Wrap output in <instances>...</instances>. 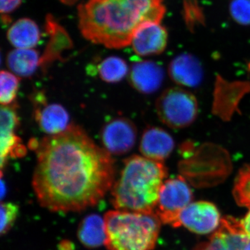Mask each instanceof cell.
<instances>
[{"instance_id": "6da1fadb", "label": "cell", "mask_w": 250, "mask_h": 250, "mask_svg": "<svg viewBox=\"0 0 250 250\" xmlns=\"http://www.w3.org/2000/svg\"><path fill=\"white\" fill-rule=\"evenodd\" d=\"M36 153L32 185L39 203L54 212H75L96 205L115 182L111 154L84 130L70 125L63 132L31 140Z\"/></svg>"}, {"instance_id": "7a4b0ae2", "label": "cell", "mask_w": 250, "mask_h": 250, "mask_svg": "<svg viewBox=\"0 0 250 250\" xmlns=\"http://www.w3.org/2000/svg\"><path fill=\"white\" fill-rule=\"evenodd\" d=\"M165 13L163 0H88L79 5V28L93 43L121 49L140 26L161 22Z\"/></svg>"}, {"instance_id": "3957f363", "label": "cell", "mask_w": 250, "mask_h": 250, "mask_svg": "<svg viewBox=\"0 0 250 250\" xmlns=\"http://www.w3.org/2000/svg\"><path fill=\"white\" fill-rule=\"evenodd\" d=\"M166 176L167 170L161 161L143 156L127 158L112 187V205L117 210L155 213Z\"/></svg>"}, {"instance_id": "277c9868", "label": "cell", "mask_w": 250, "mask_h": 250, "mask_svg": "<svg viewBox=\"0 0 250 250\" xmlns=\"http://www.w3.org/2000/svg\"><path fill=\"white\" fill-rule=\"evenodd\" d=\"M108 250H152L161 222L155 213L109 210L104 217Z\"/></svg>"}, {"instance_id": "5b68a950", "label": "cell", "mask_w": 250, "mask_h": 250, "mask_svg": "<svg viewBox=\"0 0 250 250\" xmlns=\"http://www.w3.org/2000/svg\"><path fill=\"white\" fill-rule=\"evenodd\" d=\"M156 110L164 124L173 129H182L196 119L198 104L190 92L173 87L164 90L157 99Z\"/></svg>"}, {"instance_id": "8992f818", "label": "cell", "mask_w": 250, "mask_h": 250, "mask_svg": "<svg viewBox=\"0 0 250 250\" xmlns=\"http://www.w3.org/2000/svg\"><path fill=\"white\" fill-rule=\"evenodd\" d=\"M192 200V190L185 179L181 177L167 179L161 188L156 215L161 223L180 228L181 213Z\"/></svg>"}, {"instance_id": "52a82bcc", "label": "cell", "mask_w": 250, "mask_h": 250, "mask_svg": "<svg viewBox=\"0 0 250 250\" xmlns=\"http://www.w3.org/2000/svg\"><path fill=\"white\" fill-rule=\"evenodd\" d=\"M103 147L111 155H123L134 147L137 129L134 123L125 117L113 118L104 125L100 132Z\"/></svg>"}, {"instance_id": "ba28073f", "label": "cell", "mask_w": 250, "mask_h": 250, "mask_svg": "<svg viewBox=\"0 0 250 250\" xmlns=\"http://www.w3.org/2000/svg\"><path fill=\"white\" fill-rule=\"evenodd\" d=\"M220 212L210 202H191L181 213V226L197 234H207L218 229L221 223Z\"/></svg>"}, {"instance_id": "9c48e42d", "label": "cell", "mask_w": 250, "mask_h": 250, "mask_svg": "<svg viewBox=\"0 0 250 250\" xmlns=\"http://www.w3.org/2000/svg\"><path fill=\"white\" fill-rule=\"evenodd\" d=\"M34 119L39 128L48 136L61 134L70 126V116L65 108L58 104H48L45 95H34Z\"/></svg>"}, {"instance_id": "30bf717a", "label": "cell", "mask_w": 250, "mask_h": 250, "mask_svg": "<svg viewBox=\"0 0 250 250\" xmlns=\"http://www.w3.org/2000/svg\"><path fill=\"white\" fill-rule=\"evenodd\" d=\"M248 238L242 230L240 220L224 217L208 241L198 245L194 250H243Z\"/></svg>"}, {"instance_id": "8fae6325", "label": "cell", "mask_w": 250, "mask_h": 250, "mask_svg": "<svg viewBox=\"0 0 250 250\" xmlns=\"http://www.w3.org/2000/svg\"><path fill=\"white\" fill-rule=\"evenodd\" d=\"M167 44V32L161 22L143 24L135 31L131 45L135 53L141 57L158 55L165 50Z\"/></svg>"}, {"instance_id": "7c38bea8", "label": "cell", "mask_w": 250, "mask_h": 250, "mask_svg": "<svg viewBox=\"0 0 250 250\" xmlns=\"http://www.w3.org/2000/svg\"><path fill=\"white\" fill-rule=\"evenodd\" d=\"M164 70L160 65L151 61L134 62L130 69L129 80L133 88L140 93H154L162 84Z\"/></svg>"}, {"instance_id": "4fadbf2b", "label": "cell", "mask_w": 250, "mask_h": 250, "mask_svg": "<svg viewBox=\"0 0 250 250\" xmlns=\"http://www.w3.org/2000/svg\"><path fill=\"white\" fill-rule=\"evenodd\" d=\"M174 147V140L167 131L159 127H149L141 136L139 149L144 157L162 162L170 155Z\"/></svg>"}, {"instance_id": "5bb4252c", "label": "cell", "mask_w": 250, "mask_h": 250, "mask_svg": "<svg viewBox=\"0 0 250 250\" xmlns=\"http://www.w3.org/2000/svg\"><path fill=\"white\" fill-rule=\"evenodd\" d=\"M168 72L172 80L184 87L197 86L203 76L200 62L190 54H182L174 58L169 65Z\"/></svg>"}, {"instance_id": "9a60e30c", "label": "cell", "mask_w": 250, "mask_h": 250, "mask_svg": "<svg viewBox=\"0 0 250 250\" xmlns=\"http://www.w3.org/2000/svg\"><path fill=\"white\" fill-rule=\"evenodd\" d=\"M46 30L50 36V40L41 58V65L43 67L60 58L62 52L65 49L71 48L72 45L71 39L66 31L51 15L46 18Z\"/></svg>"}, {"instance_id": "2e32d148", "label": "cell", "mask_w": 250, "mask_h": 250, "mask_svg": "<svg viewBox=\"0 0 250 250\" xmlns=\"http://www.w3.org/2000/svg\"><path fill=\"white\" fill-rule=\"evenodd\" d=\"M7 39L16 49H33L41 40L39 26L33 20L24 18L14 22L7 31Z\"/></svg>"}, {"instance_id": "e0dca14e", "label": "cell", "mask_w": 250, "mask_h": 250, "mask_svg": "<svg viewBox=\"0 0 250 250\" xmlns=\"http://www.w3.org/2000/svg\"><path fill=\"white\" fill-rule=\"evenodd\" d=\"M6 65L10 71L16 76L27 78L31 77L41 65V58L35 49H16L8 54Z\"/></svg>"}, {"instance_id": "ac0fdd59", "label": "cell", "mask_w": 250, "mask_h": 250, "mask_svg": "<svg viewBox=\"0 0 250 250\" xmlns=\"http://www.w3.org/2000/svg\"><path fill=\"white\" fill-rule=\"evenodd\" d=\"M78 238L83 246L96 248L105 244L106 228L104 219L97 214L85 217L79 225Z\"/></svg>"}, {"instance_id": "d6986e66", "label": "cell", "mask_w": 250, "mask_h": 250, "mask_svg": "<svg viewBox=\"0 0 250 250\" xmlns=\"http://www.w3.org/2000/svg\"><path fill=\"white\" fill-rule=\"evenodd\" d=\"M99 77L106 83H113L121 82L129 72L126 62L115 56L104 59L97 66Z\"/></svg>"}, {"instance_id": "ffe728a7", "label": "cell", "mask_w": 250, "mask_h": 250, "mask_svg": "<svg viewBox=\"0 0 250 250\" xmlns=\"http://www.w3.org/2000/svg\"><path fill=\"white\" fill-rule=\"evenodd\" d=\"M1 169L4 168L9 158H21L27 154V148L16 131H1Z\"/></svg>"}, {"instance_id": "44dd1931", "label": "cell", "mask_w": 250, "mask_h": 250, "mask_svg": "<svg viewBox=\"0 0 250 250\" xmlns=\"http://www.w3.org/2000/svg\"><path fill=\"white\" fill-rule=\"evenodd\" d=\"M20 77L11 72L2 70L0 74V103L1 106L12 104L17 97Z\"/></svg>"}, {"instance_id": "7402d4cb", "label": "cell", "mask_w": 250, "mask_h": 250, "mask_svg": "<svg viewBox=\"0 0 250 250\" xmlns=\"http://www.w3.org/2000/svg\"><path fill=\"white\" fill-rule=\"evenodd\" d=\"M233 197L238 205L250 207V166L243 167L238 173L233 187Z\"/></svg>"}, {"instance_id": "603a6c76", "label": "cell", "mask_w": 250, "mask_h": 250, "mask_svg": "<svg viewBox=\"0 0 250 250\" xmlns=\"http://www.w3.org/2000/svg\"><path fill=\"white\" fill-rule=\"evenodd\" d=\"M1 131H16L20 125L17 104L1 106Z\"/></svg>"}, {"instance_id": "cb8c5ba5", "label": "cell", "mask_w": 250, "mask_h": 250, "mask_svg": "<svg viewBox=\"0 0 250 250\" xmlns=\"http://www.w3.org/2000/svg\"><path fill=\"white\" fill-rule=\"evenodd\" d=\"M19 208L12 202H4L1 205V234L8 232L16 222Z\"/></svg>"}, {"instance_id": "d4e9b609", "label": "cell", "mask_w": 250, "mask_h": 250, "mask_svg": "<svg viewBox=\"0 0 250 250\" xmlns=\"http://www.w3.org/2000/svg\"><path fill=\"white\" fill-rule=\"evenodd\" d=\"M230 13L237 22L250 24V0H233L230 4Z\"/></svg>"}, {"instance_id": "484cf974", "label": "cell", "mask_w": 250, "mask_h": 250, "mask_svg": "<svg viewBox=\"0 0 250 250\" xmlns=\"http://www.w3.org/2000/svg\"><path fill=\"white\" fill-rule=\"evenodd\" d=\"M22 0H1L0 11L2 17L8 16V15L14 12L22 4Z\"/></svg>"}, {"instance_id": "4316f807", "label": "cell", "mask_w": 250, "mask_h": 250, "mask_svg": "<svg viewBox=\"0 0 250 250\" xmlns=\"http://www.w3.org/2000/svg\"><path fill=\"white\" fill-rule=\"evenodd\" d=\"M240 224L243 232L248 238H250V207L249 211L247 213L244 218L240 220Z\"/></svg>"}, {"instance_id": "83f0119b", "label": "cell", "mask_w": 250, "mask_h": 250, "mask_svg": "<svg viewBox=\"0 0 250 250\" xmlns=\"http://www.w3.org/2000/svg\"><path fill=\"white\" fill-rule=\"evenodd\" d=\"M59 1H62V4L69 5H72L75 4L77 2V0H59Z\"/></svg>"}, {"instance_id": "f1b7e54d", "label": "cell", "mask_w": 250, "mask_h": 250, "mask_svg": "<svg viewBox=\"0 0 250 250\" xmlns=\"http://www.w3.org/2000/svg\"><path fill=\"white\" fill-rule=\"evenodd\" d=\"M243 250H250V238H248V241L246 242Z\"/></svg>"}]
</instances>
